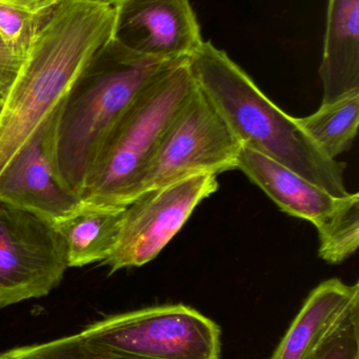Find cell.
<instances>
[{
    "label": "cell",
    "mask_w": 359,
    "mask_h": 359,
    "mask_svg": "<svg viewBox=\"0 0 359 359\" xmlns=\"http://www.w3.org/2000/svg\"><path fill=\"white\" fill-rule=\"evenodd\" d=\"M185 60L147 56L113 37L101 46L44 128V153L57 182L81 198L126 109L150 82Z\"/></svg>",
    "instance_id": "cell-1"
},
{
    "label": "cell",
    "mask_w": 359,
    "mask_h": 359,
    "mask_svg": "<svg viewBox=\"0 0 359 359\" xmlns=\"http://www.w3.org/2000/svg\"><path fill=\"white\" fill-rule=\"evenodd\" d=\"M115 8L61 0L44 21L0 109V175L48 123L93 55L113 37Z\"/></svg>",
    "instance_id": "cell-2"
},
{
    "label": "cell",
    "mask_w": 359,
    "mask_h": 359,
    "mask_svg": "<svg viewBox=\"0 0 359 359\" xmlns=\"http://www.w3.org/2000/svg\"><path fill=\"white\" fill-rule=\"evenodd\" d=\"M188 65L242 147L271 158L332 196L350 194L344 178L346 164L327 157L296 118L272 102L227 53L204 41Z\"/></svg>",
    "instance_id": "cell-3"
},
{
    "label": "cell",
    "mask_w": 359,
    "mask_h": 359,
    "mask_svg": "<svg viewBox=\"0 0 359 359\" xmlns=\"http://www.w3.org/2000/svg\"><path fill=\"white\" fill-rule=\"evenodd\" d=\"M196 88L188 60L150 82L107 138L81 200L126 207L138 198L164 134Z\"/></svg>",
    "instance_id": "cell-4"
},
{
    "label": "cell",
    "mask_w": 359,
    "mask_h": 359,
    "mask_svg": "<svg viewBox=\"0 0 359 359\" xmlns=\"http://www.w3.org/2000/svg\"><path fill=\"white\" fill-rule=\"evenodd\" d=\"M86 341L129 359H221V329L183 304L107 316L80 331Z\"/></svg>",
    "instance_id": "cell-5"
},
{
    "label": "cell",
    "mask_w": 359,
    "mask_h": 359,
    "mask_svg": "<svg viewBox=\"0 0 359 359\" xmlns=\"http://www.w3.org/2000/svg\"><path fill=\"white\" fill-rule=\"evenodd\" d=\"M236 170H242L282 211L311 222L320 238V259L343 263L359 244V194L332 196L271 158L242 147Z\"/></svg>",
    "instance_id": "cell-6"
},
{
    "label": "cell",
    "mask_w": 359,
    "mask_h": 359,
    "mask_svg": "<svg viewBox=\"0 0 359 359\" xmlns=\"http://www.w3.org/2000/svg\"><path fill=\"white\" fill-rule=\"evenodd\" d=\"M242 149L223 114L197 86L164 134L139 196L196 175L236 170Z\"/></svg>",
    "instance_id": "cell-7"
},
{
    "label": "cell",
    "mask_w": 359,
    "mask_h": 359,
    "mask_svg": "<svg viewBox=\"0 0 359 359\" xmlns=\"http://www.w3.org/2000/svg\"><path fill=\"white\" fill-rule=\"evenodd\" d=\"M67 268L54 226L0 202V309L50 294Z\"/></svg>",
    "instance_id": "cell-8"
},
{
    "label": "cell",
    "mask_w": 359,
    "mask_h": 359,
    "mask_svg": "<svg viewBox=\"0 0 359 359\" xmlns=\"http://www.w3.org/2000/svg\"><path fill=\"white\" fill-rule=\"evenodd\" d=\"M218 186L216 175L202 174L143 192L126 207L117 246L100 265L113 274L153 261Z\"/></svg>",
    "instance_id": "cell-9"
},
{
    "label": "cell",
    "mask_w": 359,
    "mask_h": 359,
    "mask_svg": "<svg viewBox=\"0 0 359 359\" xmlns=\"http://www.w3.org/2000/svg\"><path fill=\"white\" fill-rule=\"evenodd\" d=\"M114 8L113 38L135 52L178 60L204 43L189 0H124Z\"/></svg>",
    "instance_id": "cell-10"
},
{
    "label": "cell",
    "mask_w": 359,
    "mask_h": 359,
    "mask_svg": "<svg viewBox=\"0 0 359 359\" xmlns=\"http://www.w3.org/2000/svg\"><path fill=\"white\" fill-rule=\"evenodd\" d=\"M44 128L36 133L0 175V202L56 226L82 200L55 179L44 153Z\"/></svg>",
    "instance_id": "cell-11"
},
{
    "label": "cell",
    "mask_w": 359,
    "mask_h": 359,
    "mask_svg": "<svg viewBox=\"0 0 359 359\" xmlns=\"http://www.w3.org/2000/svg\"><path fill=\"white\" fill-rule=\"evenodd\" d=\"M359 310V284L339 278L320 283L311 291L269 359H312Z\"/></svg>",
    "instance_id": "cell-12"
},
{
    "label": "cell",
    "mask_w": 359,
    "mask_h": 359,
    "mask_svg": "<svg viewBox=\"0 0 359 359\" xmlns=\"http://www.w3.org/2000/svg\"><path fill=\"white\" fill-rule=\"evenodd\" d=\"M320 75L322 104L359 92V0H329Z\"/></svg>",
    "instance_id": "cell-13"
},
{
    "label": "cell",
    "mask_w": 359,
    "mask_h": 359,
    "mask_svg": "<svg viewBox=\"0 0 359 359\" xmlns=\"http://www.w3.org/2000/svg\"><path fill=\"white\" fill-rule=\"evenodd\" d=\"M126 207L81 201L71 215L54 226L67 248L69 268L103 264L119 241Z\"/></svg>",
    "instance_id": "cell-14"
},
{
    "label": "cell",
    "mask_w": 359,
    "mask_h": 359,
    "mask_svg": "<svg viewBox=\"0 0 359 359\" xmlns=\"http://www.w3.org/2000/svg\"><path fill=\"white\" fill-rule=\"evenodd\" d=\"M303 132L330 159L349 151L358 135L359 92L322 104L318 111L296 118Z\"/></svg>",
    "instance_id": "cell-15"
},
{
    "label": "cell",
    "mask_w": 359,
    "mask_h": 359,
    "mask_svg": "<svg viewBox=\"0 0 359 359\" xmlns=\"http://www.w3.org/2000/svg\"><path fill=\"white\" fill-rule=\"evenodd\" d=\"M0 359H129L86 341L80 333L0 352Z\"/></svg>",
    "instance_id": "cell-16"
},
{
    "label": "cell",
    "mask_w": 359,
    "mask_h": 359,
    "mask_svg": "<svg viewBox=\"0 0 359 359\" xmlns=\"http://www.w3.org/2000/svg\"><path fill=\"white\" fill-rule=\"evenodd\" d=\"M48 16H38L0 2V36L16 54L25 58L36 34Z\"/></svg>",
    "instance_id": "cell-17"
},
{
    "label": "cell",
    "mask_w": 359,
    "mask_h": 359,
    "mask_svg": "<svg viewBox=\"0 0 359 359\" xmlns=\"http://www.w3.org/2000/svg\"><path fill=\"white\" fill-rule=\"evenodd\" d=\"M312 359H359V310L348 318Z\"/></svg>",
    "instance_id": "cell-18"
},
{
    "label": "cell",
    "mask_w": 359,
    "mask_h": 359,
    "mask_svg": "<svg viewBox=\"0 0 359 359\" xmlns=\"http://www.w3.org/2000/svg\"><path fill=\"white\" fill-rule=\"evenodd\" d=\"M25 58L19 56L0 36V102L6 99Z\"/></svg>",
    "instance_id": "cell-19"
},
{
    "label": "cell",
    "mask_w": 359,
    "mask_h": 359,
    "mask_svg": "<svg viewBox=\"0 0 359 359\" xmlns=\"http://www.w3.org/2000/svg\"><path fill=\"white\" fill-rule=\"evenodd\" d=\"M61 0H0L1 4L27 11L38 16H48Z\"/></svg>",
    "instance_id": "cell-20"
},
{
    "label": "cell",
    "mask_w": 359,
    "mask_h": 359,
    "mask_svg": "<svg viewBox=\"0 0 359 359\" xmlns=\"http://www.w3.org/2000/svg\"><path fill=\"white\" fill-rule=\"evenodd\" d=\"M90 1L99 2V4H107V6H115L124 0H90Z\"/></svg>",
    "instance_id": "cell-21"
},
{
    "label": "cell",
    "mask_w": 359,
    "mask_h": 359,
    "mask_svg": "<svg viewBox=\"0 0 359 359\" xmlns=\"http://www.w3.org/2000/svg\"><path fill=\"white\" fill-rule=\"evenodd\" d=\"M2 102H0V109H1Z\"/></svg>",
    "instance_id": "cell-22"
}]
</instances>
